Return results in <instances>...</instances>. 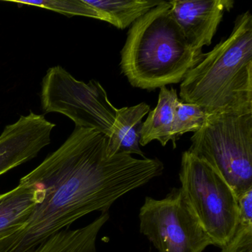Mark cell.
I'll return each instance as SVG.
<instances>
[{
    "label": "cell",
    "mask_w": 252,
    "mask_h": 252,
    "mask_svg": "<svg viewBox=\"0 0 252 252\" xmlns=\"http://www.w3.org/2000/svg\"><path fill=\"white\" fill-rule=\"evenodd\" d=\"M108 136L76 126L65 142L23 179L42 190L28 223L0 242V252H32L79 218L112 205L132 190L163 174L158 158L110 156Z\"/></svg>",
    "instance_id": "cell-1"
},
{
    "label": "cell",
    "mask_w": 252,
    "mask_h": 252,
    "mask_svg": "<svg viewBox=\"0 0 252 252\" xmlns=\"http://www.w3.org/2000/svg\"><path fill=\"white\" fill-rule=\"evenodd\" d=\"M183 102L209 115L252 113V16H237L231 34L190 69L181 82Z\"/></svg>",
    "instance_id": "cell-2"
},
{
    "label": "cell",
    "mask_w": 252,
    "mask_h": 252,
    "mask_svg": "<svg viewBox=\"0 0 252 252\" xmlns=\"http://www.w3.org/2000/svg\"><path fill=\"white\" fill-rule=\"evenodd\" d=\"M203 55L189 45L164 1L132 25L120 65L132 87L155 90L182 82Z\"/></svg>",
    "instance_id": "cell-3"
},
{
    "label": "cell",
    "mask_w": 252,
    "mask_h": 252,
    "mask_svg": "<svg viewBox=\"0 0 252 252\" xmlns=\"http://www.w3.org/2000/svg\"><path fill=\"white\" fill-rule=\"evenodd\" d=\"M188 151L216 170L237 197L252 188V113L209 115Z\"/></svg>",
    "instance_id": "cell-4"
},
{
    "label": "cell",
    "mask_w": 252,
    "mask_h": 252,
    "mask_svg": "<svg viewBox=\"0 0 252 252\" xmlns=\"http://www.w3.org/2000/svg\"><path fill=\"white\" fill-rule=\"evenodd\" d=\"M184 200L213 246L222 248L238 226L237 196L224 178L204 160L184 152L179 172Z\"/></svg>",
    "instance_id": "cell-5"
},
{
    "label": "cell",
    "mask_w": 252,
    "mask_h": 252,
    "mask_svg": "<svg viewBox=\"0 0 252 252\" xmlns=\"http://www.w3.org/2000/svg\"><path fill=\"white\" fill-rule=\"evenodd\" d=\"M42 108L68 117L76 126L90 128L110 136L118 109L99 82L77 80L60 66L51 67L42 81Z\"/></svg>",
    "instance_id": "cell-6"
},
{
    "label": "cell",
    "mask_w": 252,
    "mask_h": 252,
    "mask_svg": "<svg viewBox=\"0 0 252 252\" xmlns=\"http://www.w3.org/2000/svg\"><path fill=\"white\" fill-rule=\"evenodd\" d=\"M139 220L140 232L159 252H203L213 246L180 188L172 189L162 199L146 197Z\"/></svg>",
    "instance_id": "cell-7"
},
{
    "label": "cell",
    "mask_w": 252,
    "mask_h": 252,
    "mask_svg": "<svg viewBox=\"0 0 252 252\" xmlns=\"http://www.w3.org/2000/svg\"><path fill=\"white\" fill-rule=\"evenodd\" d=\"M55 125L31 112L5 126L0 135V175L34 158L51 142Z\"/></svg>",
    "instance_id": "cell-8"
},
{
    "label": "cell",
    "mask_w": 252,
    "mask_h": 252,
    "mask_svg": "<svg viewBox=\"0 0 252 252\" xmlns=\"http://www.w3.org/2000/svg\"><path fill=\"white\" fill-rule=\"evenodd\" d=\"M172 17L189 45L198 54L212 44L224 14L234 7L231 0H172Z\"/></svg>",
    "instance_id": "cell-9"
},
{
    "label": "cell",
    "mask_w": 252,
    "mask_h": 252,
    "mask_svg": "<svg viewBox=\"0 0 252 252\" xmlns=\"http://www.w3.org/2000/svg\"><path fill=\"white\" fill-rule=\"evenodd\" d=\"M41 197V189L23 178L17 187L0 194V242L26 226Z\"/></svg>",
    "instance_id": "cell-10"
},
{
    "label": "cell",
    "mask_w": 252,
    "mask_h": 252,
    "mask_svg": "<svg viewBox=\"0 0 252 252\" xmlns=\"http://www.w3.org/2000/svg\"><path fill=\"white\" fill-rule=\"evenodd\" d=\"M150 110V105L144 102L118 109L116 123L108 137L107 150L110 156L125 153L138 155L145 158L140 148V138L143 119Z\"/></svg>",
    "instance_id": "cell-11"
},
{
    "label": "cell",
    "mask_w": 252,
    "mask_h": 252,
    "mask_svg": "<svg viewBox=\"0 0 252 252\" xmlns=\"http://www.w3.org/2000/svg\"><path fill=\"white\" fill-rule=\"evenodd\" d=\"M108 212L82 228L63 230L41 243L32 252H98L96 240L98 233L107 222Z\"/></svg>",
    "instance_id": "cell-12"
},
{
    "label": "cell",
    "mask_w": 252,
    "mask_h": 252,
    "mask_svg": "<svg viewBox=\"0 0 252 252\" xmlns=\"http://www.w3.org/2000/svg\"><path fill=\"white\" fill-rule=\"evenodd\" d=\"M178 100L176 90L160 88L156 108L149 112L148 117L143 122L140 145L144 147L156 140L165 147L171 141L175 106Z\"/></svg>",
    "instance_id": "cell-13"
},
{
    "label": "cell",
    "mask_w": 252,
    "mask_h": 252,
    "mask_svg": "<svg viewBox=\"0 0 252 252\" xmlns=\"http://www.w3.org/2000/svg\"><path fill=\"white\" fill-rule=\"evenodd\" d=\"M95 10L101 20L119 29H126L164 1L153 0H85Z\"/></svg>",
    "instance_id": "cell-14"
},
{
    "label": "cell",
    "mask_w": 252,
    "mask_h": 252,
    "mask_svg": "<svg viewBox=\"0 0 252 252\" xmlns=\"http://www.w3.org/2000/svg\"><path fill=\"white\" fill-rule=\"evenodd\" d=\"M209 115L200 106L178 100L175 109L171 141L174 148L180 137L187 132H196L204 125Z\"/></svg>",
    "instance_id": "cell-15"
},
{
    "label": "cell",
    "mask_w": 252,
    "mask_h": 252,
    "mask_svg": "<svg viewBox=\"0 0 252 252\" xmlns=\"http://www.w3.org/2000/svg\"><path fill=\"white\" fill-rule=\"evenodd\" d=\"M17 3L41 7L56 12L69 15L84 16L101 20L98 13L85 2V0H42V1H15Z\"/></svg>",
    "instance_id": "cell-16"
},
{
    "label": "cell",
    "mask_w": 252,
    "mask_h": 252,
    "mask_svg": "<svg viewBox=\"0 0 252 252\" xmlns=\"http://www.w3.org/2000/svg\"><path fill=\"white\" fill-rule=\"evenodd\" d=\"M221 252H252V225L238 224L234 236Z\"/></svg>",
    "instance_id": "cell-17"
},
{
    "label": "cell",
    "mask_w": 252,
    "mask_h": 252,
    "mask_svg": "<svg viewBox=\"0 0 252 252\" xmlns=\"http://www.w3.org/2000/svg\"><path fill=\"white\" fill-rule=\"evenodd\" d=\"M238 224L252 225V188L237 197Z\"/></svg>",
    "instance_id": "cell-18"
}]
</instances>
